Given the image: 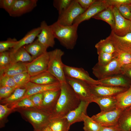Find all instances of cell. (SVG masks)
<instances>
[{
  "mask_svg": "<svg viewBox=\"0 0 131 131\" xmlns=\"http://www.w3.org/2000/svg\"><path fill=\"white\" fill-rule=\"evenodd\" d=\"M60 83V94L52 113L51 119L65 117L76 108L81 101L66 82Z\"/></svg>",
  "mask_w": 131,
  "mask_h": 131,
  "instance_id": "6da1fadb",
  "label": "cell"
},
{
  "mask_svg": "<svg viewBox=\"0 0 131 131\" xmlns=\"http://www.w3.org/2000/svg\"><path fill=\"white\" fill-rule=\"evenodd\" d=\"M13 111L20 113L32 125L34 130H40L48 126L51 118V113L36 107L16 108Z\"/></svg>",
  "mask_w": 131,
  "mask_h": 131,
  "instance_id": "7a4b0ae2",
  "label": "cell"
},
{
  "mask_svg": "<svg viewBox=\"0 0 131 131\" xmlns=\"http://www.w3.org/2000/svg\"><path fill=\"white\" fill-rule=\"evenodd\" d=\"M78 25L73 24L70 26H65L56 21L50 26L55 38L60 44L67 49H72L76 44L78 38Z\"/></svg>",
  "mask_w": 131,
  "mask_h": 131,
  "instance_id": "3957f363",
  "label": "cell"
},
{
  "mask_svg": "<svg viewBox=\"0 0 131 131\" xmlns=\"http://www.w3.org/2000/svg\"><path fill=\"white\" fill-rule=\"evenodd\" d=\"M48 52L49 58L47 71L56 78L60 83L66 82L64 71V64L62 61L64 52L56 49Z\"/></svg>",
  "mask_w": 131,
  "mask_h": 131,
  "instance_id": "277c9868",
  "label": "cell"
},
{
  "mask_svg": "<svg viewBox=\"0 0 131 131\" xmlns=\"http://www.w3.org/2000/svg\"><path fill=\"white\" fill-rule=\"evenodd\" d=\"M122 67L116 57L106 65L96 63L92 68V72L98 80H99L122 73Z\"/></svg>",
  "mask_w": 131,
  "mask_h": 131,
  "instance_id": "5b68a950",
  "label": "cell"
},
{
  "mask_svg": "<svg viewBox=\"0 0 131 131\" xmlns=\"http://www.w3.org/2000/svg\"><path fill=\"white\" fill-rule=\"evenodd\" d=\"M85 10L80 6L77 0H73L68 8L59 15L56 21L63 26H71L75 19Z\"/></svg>",
  "mask_w": 131,
  "mask_h": 131,
  "instance_id": "8992f818",
  "label": "cell"
},
{
  "mask_svg": "<svg viewBox=\"0 0 131 131\" xmlns=\"http://www.w3.org/2000/svg\"><path fill=\"white\" fill-rule=\"evenodd\" d=\"M123 110L117 107L110 110L101 111L91 117L102 126L107 127L118 126L119 118Z\"/></svg>",
  "mask_w": 131,
  "mask_h": 131,
  "instance_id": "52a82bcc",
  "label": "cell"
},
{
  "mask_svg": "<svg viewBox=\"0 0 131 131\" xmlns=\"http://www.w3.org/2000/svg\"><path fill=\"white\" fill-rule=\"evenodd\" d=\"M66 82L70 85L81 101L91 103L93 96L90 85L79 80L66 76Z\"/></svg>",
  "mask_w": 131,
  "mask_h": 131,
  "instance_id": "ba28073f",
  "label": "cell"
},
{
  "mask_svg": "<svg viewBox=\"0 0 131 131\" xmlns=\"http://www.w3.org/2000/svg\"><path fill=\"white\" fill-rule=\"evenodd\" d=\"M64 71L66 76L84 81L90 85H101L98 80L92 78L88 72L82 68L64 64Z\"/></svg>",
  "mask_w": 131,
  "mask_h": 131,
  "instance_id": "9c48e42d",
  "label": "cell"
},
{
  "mask_svg": "<svg viewBox=\"0 0 131 131\" xmlns=\"http://www.w3.org/2000/svg\"><path fill=\"white\" fill-rule=\"evenodd\" d=\"M48 52L47 51L27 63V72L31 76L47 71L49 60Z\"/></svg>",
  "mask_w": 131,
  "mask_h": 131,
  "instance_id": "30bf717a",
  "label": "cell"
},
{
  "mask_svg": "<svg viewBox=\"0 0 131 131\" xmlns=\"http://www.w3.org/2000/svg\"><path fill=\"white\" fill-rule=\"evenodd\" d=\"M109 6L105 0H96L84 12L75 19L73 24L79 25L82 22L92 18Z\"/></svg>",
  "mask_w": 131,
  "mask_h": 131,
  "instance_id": "8fae6325",
  "label": "cell"
},
{
  "mask_svg": "<svg viewBox=\"0 0 131 131\" xmlns=\"http://www.w3.org/2000/svg\"><path fill=\"white\" fill-rule=\"evenodd\" d=\"M90 86L91 94L95 97H115L128 89L100 85H90Z\"/></svg>",
  "mask_w": 131,
  "mask_h": 131,
  "instance_id": "7c38bea8",
  "label": "cell"
},
{
  "mask_svg": "<svg viewBox=\"0 0 131 131\" xmlns=\"http://www.w3.org/2000/svg\"><path fill=\"white\" fill-rule=\"evenodd\" d=\"M113 11L115 18V25L112 31L119 36H124L131 32V21L122 16L116 7L113 6Z\"/></svg>",
  "mask_w": 131,
  "mask_h": 131,
  "instance_id": "4fadbf2b",
  "label": "cell"
},
{
  "mask_svg": "<svg viewBox=\"0 0 131 131\" xmlns=\"http://www.w3.org/2000/svg\"><path fill=\"white\" fill-rule=\"evenodd\" d=\"M109 36L117 52L131 53V32L124 36H119L116 35L112 31Z\"/></svg>",
  "mask_w": 131,
  "mask_h": 131,
  "instance_id": "5bb4252c",
  "label": "cell"
},
{
  "mask_svg": "<svg viewBox=\"0 0 131 131\" xmlns=\"http://www.w3.org/2000/svg\"><path fill=\"white\" fill-rule=\"evenodd\" d=\"M37 0H16L8 14L13 17H19L32 11L37 6Z\"/></svg>",
  "mask_w": 131,
  "mask_h": 131,
  "instance_id": "9a60e30c",
  "label": "cell"
},
{
  "mask_svg": "<svg viewBox=\"0 0 131 131\" xmlns=\"http://www.w3.org/2000/svg\"><path fill=\"white\" fill-rule=\"evenodd\" d=\"M41 31L37 36L39 42L48 48L53 47L55 43V36L50 25H48L46 21H42L41 23Z\"/></svg>",
  "mask_w": 131,
  "mask_h": 131,
  "instance_id": "2e32d148",
  "label": "cell"
},
{
  "mask_svg": "<svg viewBox=\"0 0 131 131\" xmlns=\"http://www.w3.org/2000/svg\"><path fill=\"white\" fill-rule=\"evenodd\" d=\"M60 83L42 85L30 82L25 87L26 89V91L23 98L28 97L37 93H43L48 91L59 89H60Z\"/></svg>",
  "mask_w": 131,
  "mask_h": 131,
  "instance_id": "e0dca14e",
  "label": "cell"
},
{
  "mask_svg": "<svg viewBox=\"0 0 131 131\" xmlns=\"http://www.w3.org/2000/svg\"><path fill=\"white\" fill-rule=\"evenodd\" d=\"M98 80L100 85L104 86L128 88L131 87V81L122 73Z\"/></svg>",
  "mask_w": 131,
  "mask_h": 131,
  "instance_id": "ac0fdd59",
  "label": "cell"
},
{
  "mask_svg": "<svg viewBox=\"0 0 131 131\" xmlns=\"http://www.w3.org/2000/svg\"><path fill=\"white\" fill-rule=\"evenodd\" d=\"M60 92V89L48 91L43 93L41 108L52 113L56 104Z\"/></svg>",
  "mask_w": 131,
  "mask_h": 131,
  "instance_id": "d6986e66",
  "label": "cell"
},
{
  "mask_svg": "<svg viewBox=\"0 0 131 131\" xmlns=\"http://www.w3.org/2000/svg\"><path fill=\"white\" fill-rule=\"evenodd\" d=\"M90 103L88 102L81 101L76 108L69 112L65 117L70 126L75 123L83 121L82 115L83 113L87 114V108Z\"/></svg>",
  "mask_w": 131,
  "mask_h": 131,
  "instance_id": "ffe728a7",
  "label": "cell"
},
{
  "mask_svg": "<svg viewBox=\"0 0 131 131\" xmlns=\"http://www.w3.org/2000/svg\"><path fill=\"white\" fill-rule=\"evenodd\" d=\"M91 102L97 104L99 106L101 111H108L117 107V101L115 97H93Z\"/></svg>",
  "mask_w": 131,
  "mask_h": 131,
  "instance_id": "44dd1931",
  "label": "cell"
},
{
  "mask_svg": "<svg viewBox=\"0 0 131 131\" xmlns=\"http://www.w3.org/2000/svg\"><path fill=\"white\" fill-rule=\"evenodd\" d=\"M30 82L35 84L42 85L60 83L56 78L47 71L31 76Z\"/></svg>",
  "mask_w": 131,
  "mask_h": 131,
  "instance_id": "7402d4cb",
  "label": "cell"
},
{
  "mask_svg": "<svg viewBox=\"0 0 131 131\" xmlns=\"http://www.w3.org/2000/svg\"><path fill=\"white\" fill-rule=\"evenodd\" d=\"M41 31V27L35 28L28 32L22 39L17 41L16 44L12 50L16 51L25 45L30 44L34 41Z\"/></svg>",
  "mask_w": 131,
  "mask_h": 131,
  "instance_id": "603a6c76",
  "label": "cell"
},
{
  "mask_svg": "<svg viewBox=\"0 0 131 131\" xmlns=\"http://www.w3.org/2000/svg\"><path fill=\"white\" fill-rule=\"evenodd\" d=\"M11 63L30 62L33 59L24 47H22L16 51H9Z\"/></svg>",
  "mask_w": 131,
  "mask_h": 131,
  "instance_id": "cb8c5ba5",
  "label": "cell"
},
{
  "mask_svg": "<svg viewBox=\"0 0 131 131\" xmlns=\"http://www.w3.org/2000/svg\"><path fill=\"white\" fill-rule=\"evenodd\" d=\"M92 18L103 20L108 24L112 30L115 25V18L113 11V6H110L93 16Z\"/></svg>",
  "mask_w": 131,
  "mask_h": 131,
  "instance_id": "d4e9b609",
  "label": "cell"
},
{
  "mask_svg": "<svg viewBox=\"0 0 131 131\" xmlns=\"http://www.w3.org/2000/svg\"><path fill=\"white\" fill-rule=\"evenodd\" d=\"M118 126L121 131H131V108L124 110L118 120Z\"/></svg>",
  "mask_w": 131,
  "mask_h": 131,
  "instance_id": "484cf974",
  "label": "cell"
},
{
  "mask_svg": "<svg viewBox=\"0 0 131 131\" xmlns=\"http://www.w3.org/2000/svg\"><path fill=\"white\" fill-rule=\"evenodd\" d=\"M26 62L11 63L3 70L0 71L8 75L13 76L27 72Z\"/></svg>",
  "mask_w": 131,
  "mask_h": 131,
  "instance_id": "4316f807",
  "label": "cell"
},
{
  "mask_svg": "<svg viewBox=\"0 0 131 131\" xmlns=\"http://www.w3.org/2000/svg\"><path fill=\"white\" fill-rule=\"evenodd\" d=\"M24 48L31 55L33 59L47 52L48 48L40 42L37 39Z\"/></svg>",
  "mask_w": 131,
  "mask_h": 131,
  "instance_id": "83f0119b",
  "label": "cell"
},
{
  "mask_svg": "<svg viewBox=\"0 0 131 131\" xmlns=\"http://www.w3.org/2000/svg\"><path fill=\"white\" fill-rule=\"evenodd\" d=\"M115 97L117 101V108L124 110L130 107L131 106V87Z\"/></svg>",
  "mask_w": 131,
  "mask_h": 131,
  "instance_id": "f1b7e54d",
  "label": "cell"
},
{
  "mask_svg": "<svg viewBox=\"0 0 131 131\" xmlns=\"http://www.w3.org/2000/svg\"><path fill=\"white\" fill-rule=\"evenodd\" d=\"M48 126L52 131H68L70 125L64 117L51 119Z\"/></svg>",
  "mask_w": 131,
  "mask_h": 131,
  "instance_id": "f546056e",
  "label": "cell"
},
{
  "mask_svg": "<svg viewBox=\"0 0 131 131\" xmlns=\"http://www.w3.org/2000/svg\"><path fill=\"white\" fill-rule=\"evenodd\" d=\"M97 53L103 52L112 53L117 52L111 43L109 36L105 39L101 40L95 46Z\"/></svg>",
  "mask_w": 131,
  "mask_h": 131,
  "instance_id": "4dcf8cb0",
  "label": "cell"
},
{
  "mask_svg": "<svg viewBox=\"0 0 131 131\" xmlns=\"http://www.w3.org/2000/svg\"><path fill=\"white\" fill-rule=\"evenodd\" d=\"M26 91L25 88L18 87L9 97L0 100L2 104H13L22 99L24 96Z\"/></svg>",
  "mask_w": 131,
  "mask_h": 131,
  "instance_id": "1f68e13d",
  "label": "cell"
},
{
  "mask_svg": "<svg viewBox=\"0 0 131 131\" xmlns=\"http://www.w3.org/2000/svg\"><path fill=\"white\" fill-rule=\"evenodd\" d=\"M84 122L83 129L84 131H99L102 126L87 114L83 113L82 116Z\"/></svg>",
  "mask_w": 131,
  "mask_h": 131,
  "instance_id": "d6a6232c",
  "label": "cell"
},
{
  "mask_svg": "<svg viewBox=\"0 0 131 131\" xmlns=\"http://www.w3.org/2000/svg\"><path fill=\"white\" fill-rule=\"evenodd\" d=\"M97 53L98 57L97 63L101 66H105L108 64L114 58L117 57L118 53L117 52L112 53L100 52Z\"/></svg>",
  "mask_w": 131,
  "mask_h": 131,
  "instance_id": "836d02e7",
  "label": "cell"
},
{
  "mask_svg": "<svg viewBox=\"0 0 131 131\" xmlns=\"http://www.w3.org/2000/svg\"><path fill=\"white\" fill-rule=\"evenodd\" d=\"M17 86L25 88L27 84L30 82L31 76L27 72L21 73L12 76Z\"/></svg>",
  "mask_w": 131,
  "mask_h": 131,
  "instance_id": "e575fe53",
  "label": "cell"
},
{
  "mask_svg": "<svg viewBox=\"0 0 131 131\" xmlns=\"http://www.w3.org/2000/svg\"><path fill=\"white\" fill-rule=\"evenodd\" d=\"M13 110L20 108H27L36 107L32 101L28 97H24L11 104H8Z\"/></svg>",
  "mask_w": 131,
  "mask_h": 131,
  "instance_id": "d590c367",
  "label": "cell"
},
{
  "mask_svg": "<svg viewBox=\"0 0 131 131\" xmlns=\"http://www.w3.org/2000/svg\"><path fill=\"white\" fill-rule=\"evenodd\" d=\"M0 87H18L12 76L6 75L3 72H0Z\"/></svg>",
  "mask_w": 131,
  "mask_h": 131,
  "instance_id": "8d00e7d4",
  "label": "cell"
},
{
  "mask_svg": "<svg viewBox=\"0 0 131 131\" xmlns=\"http://www.w3.org/2000/svg\"><path fill=\"white\" fill-rule=\"evenodd\" d=\"M73 0H54L53 5L57 10L59 15L65 11L69 6Z\"/></svg>",
  "mask_w": 131,
  "mask_h": 131,
  "instance_id": "74e56055",
  "label": "cell"
},
{
  "mask_svg": "<svg viewBox=\"0 0 131 131\" xmlns=\"http://www.w3.org/2000/svg\"><path fill=\"white\" fill-rule=\"evenodd\" d=\"M11 63L9 51L0 53V71L3 70Z\"/></svg>",
  "mask_w": 131,
  "mask_h": 131,
  "instance_id": "f35d334b",
  "label": "cell"
},
{
  "mask_svg": "<svg viewBox=\"0 0 131 131\" xmlns=\"http://www.w3.org/2000/svg\"><path fill=\"white\" fill-rule=\"evenodd\" d=\"M17 41L15 38H8L6 41H0V53L7 51L10 48H13Z\"/></svg>",
  "mask_w": 131,
  "mask_h": 131,
  "instance_id": "ab89813d",
  "label": "cell"
},
{
  "mask_svg": "<svg viewBox=\"0 0 131 131\" xmlns=\"http://www.w3.org/2000/svg\"><path fill=\"white\" fill-rule=\"evenodd\" d=\"M8 106V104L0 105V121L1 127H2L3 120L5 119L8 114L13 111L10 107Z\"/></svg>",
  "mask_w": 131,
  "mask_h": 131,
  "instance_id": "60d3db41",
  "label": "cell"
},
{
  "mask_svg": "<svg viewBox=\"0 0 131 131\" xmlns=\"http://www.w3.org/2000/svg\"><path fill=\"white\" fill-rule=\"evenodd\" d=\"M118 53L117 58L122 66L131 63V53L127 52Z\"/></svg>",
  "mask_w": 131,
  "mask_h": 131,
  "instance_id": "b9f144b4",
  "label": "cell"
},
{
  "mask_svg": "<svg viewBox=\"0 0 131 131\" xmlns=\"http://www.w3.org/2000/svg\"><path fill=\"white\" fill-rule=\"evenodd\" d=\"M0 87V100L9 96L17 87Z\"/></svg>",
  "mask_w": 131,
  "mask_h": 131,
  "instance_id": "7bdbcfd3",
  "label": "cell"
},
{
  "mask_svg": "<svg viewBox=\"0 0 131 131\" xmlns=\"http://www.w3.org/2000/svg\"><path fill=\"white\" fill-rule=\"evenodd\" d=\"M36 107L41 108L43 98V93L36 94L28 97Z\"/></svg>",
  "mask_w": 131,
  "mask_h": 131,
  "instance_id": "ee69618b",
  "label": "cell"
},
{
  "mask_svg": "<svg viewBox=\"0 0 131 131\" xmlns=\"http://www.w3.org/2000/svg\"><path fill=\"white\" fill-rule=\"evenodd\" d=\"M116 7L122 16L125 18L131 20V12L128 5H122Z\"/></svg>",
  "mask_w": 131,
  "mask_h": 131,
  "instance_id": "f6af8a7d",
  "label": "cell"
},
{
  "mask_svg": "<svg viewBox=\"0 0 131 131\" xmlns=\"http://www.w3.org/2000/svg\"><path fill=\"white\" fill-rule=\"evenodd\" d=\"M16 0H0V7L8 14L12 10Z\"/></svg>",
  "mask_w": 131,
  "mask_h": 131,
  "instance_id": "bcb514c9",
  "label": "cell"
},
{
  "mask_svg": "<svg viewBox=\"0 0 131 131\" xmlns=\"http://www.w3.org/2000/svg\"><path fill=\"white\" fill-rule=\"evenodd\" d=\"M106 2L109 6L116 7L122 5L131 4V0H105Z\"/></svg>",
  "mask_w": 131,
  "mask_h": 131,
  "instance_id": "7dc6e473",
  "label": "cell"
},
{
  "mask_svg": "<svg viewBox=\"0 0 131 131\" xmlns=\"http://www.w3.org/2000/svg\"><path fill=\"white\" fill-rule=\"evenodd\" d=\"M122 73L131 81V63L122 67Z\"/></svg>",
  "mask_w": 131,
  "mask_h": 131,
  "instance_id": "c3c4849f",
  "label": "cell"
},
{
  "mask_svg": "<svg viewBox=\"0 0 131 131\" xmlns=\"http://www.w3.org/2000/svg\"><path fill=\"white\" fill-rule=\"evenodd\" d=\"M80 6L85 10L96 0H77Z\"/></svg>",
  "mask_w": 131,
  "mask_h": 131,
  "instance_id": "681fc988",
  "label": "cell"
},
{
  "mask_svg": "<svg viewBox=\"0 0 131 131\" xmlns=\"http://www.w3.org/2000/svg\"><path fill=\"white\" fill-rule=\"evenodd\" d=\"M99 131H121L118 126L107 127L102 126Z\"/></svg>",
  "mask_w": 131,
  "mask_h": 131,
  "instance_id": "f907efd6",
  "label": "cell"
},
{
  "mask_svg": "<svg viewBox=\"0 0 131 131\" xmlns=\"http://www.w3.org/2000/svg\"><path fill=\"white\" fill-rule=\"evenodd\" d=\"M34 130L36 131H52L48 126L45 127L40 130Z\"/></svg>",
  "mask_w": 131,
  "mask_h": 131,
  "instance_id": "816d5d0a",
  "label": "cell"
},
{
  "mask_svg": "<svg viewBox=\"0 0 131 131\" xmlns=\"http://www.w3.org/2000/svg\"><path fill=\"white\" fill-rule=\"evenodd\" d=\"M128 5L130 9V10L131 12V4L129 5Z\"/></svg>",
  "mask_w": 131,
  "mask_h": 131,
  "instance_id": "f5cc1de1",
  "label": "cell"
},
{
  "mask_svg": "<svg viewBox=\"0 0 131 131\" xmlns=\"http://www.w3.org/2000/svg\"><path fill=\"white\" fill-rule=\"evenodd\" d=\"M129 107H130V108H131V106Z\"/></svg>",
  "mask_w": 131,
  "mask_h": 131,
  "instance_id": "db71d44e",
  "label": "cell"
},
{
  "mask_svg": "<svg viewBox=\"0 0 131 131\" xmlns=\"http://www.w3.org/2000/svg\"><path fill=\"white\" fill-rule=\"evenodd\" d=\"M34 131H35V130H34Z\"/></svg>",
  "mask_w": 131,
  "mask_h": 131,
  "instance_id": "11a10c76",
  "label": "cell"
},
{
  "mask_svg": "<svg viewBox=\"0 0 131 131\" xmlns=\"http://www.w3.org/2000/svg\"><path fill=\"white\" fill-rule=\"evenodd\" d=\"M130 21H131V20H130Z\"/></svg>",
  "mask_w": 131,
  "mask_h": 131,
  "instance_id": "9f6ffc18",
  "label": "cell"
}]
</instances>
